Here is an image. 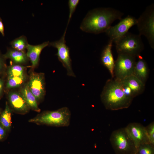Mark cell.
<instances>
[{"label": "cell", "instance_id": "cell-18", "mask_svg": "<svg viewBox=\"0 0 154 154\" xmlns=\"http://www.w3.org/2000/svg\"><path fill=\"white\" fill-rule=\"evenodd\" d=\"M3 55L6 59H10L17 64L25 63L29 59L24 51H19L12 48H8L7 52Z\"/></svg>", "mask_w": 154, "mask_h": 154}, {"label": "cell", "instance_id": "cell-21", "mask_svg": "<svg viewBox=\"0 0 154 154\" xmlns=\"http://www.w3.org/2000/svg\"><path fill=\"white\" fill-rule=\"evenodd\" d=\"M24 66L20 65L15 64L11 66L8 69V77L24 76Z\"/></svg>", "mask_w": 154, "mask_h": 154}, {"label": "cell", "instance_id": "cell-13", "mask_svg": "<svg viewBox=\"0 0 154 154\" xmlns=\"http://www.w3.org/2000/svg\"><path fill=\"white\" fill-rule=\"evenodd\" d=\"M113 42L110 40L104 49L101 55V60L102 64L108 70L112 78L114 77V71L115 62L112 48Z\"/></svg>", "mask_w": 154, "mask_h": 154}, {"label": "cell", "instance_id": "cell-25", "mask_svg": "<svg viewBox=\"0 0 154 154\" xmlns=\"http://www.w3.org/2000/svg\"><path fill=\"white\" fill-rule=\"evenodd\" d=\"M80 1L79 0H69L68 1L69 7V15L67 25H68L72 16L75 10ZM67 26L66 28H67Z\"/></svg>", "mask_w": 154, "mask_h": 154}, {"label": "cell", "instance_id": "cell-19", "mask_svg": "<svg viewBox=\"0 0 154 154\" xmlns=\"http://www.w3.org/2000/svg\"><path fill=\"white\" fill-rule=\"evenodd\" d=\"M0 124L6 130H10L12 124L11 110L8 103H6L4 110L0 116Z\"/></svg>", "mask_w": 154, "mask_h": 154}, {"label": "cell", "instance_id": "cell-27", "mask_svg": "<svg viewBox=\"0 0 154 154\" xmlns=\"http://www.w3.org/2000/svg\"><path fill=\"white\" fill-rule=\"evenodd\" d=\"M6 130L0 124V141L3 139L6 134Z\"/></svg>", "mask_w": 154, "mask_h": 154}, {"label": "cell", "instance_id": "cell-11", "mask_svg": "<svg viewBox=\"0 0 154 154\" xmlns=\"http://www.w3.org/2000/svg\"><path fill=\"white\" fill-rule=\"evenodd\" d=\"M27 84L37 102L43 98L45 94L44 79L43 73H32Z\"/></svg>", "mask_w": 154, "mask_h": 154}, {"label": "cell", "instance_id": "cell-20", "mask_svg": "<svg viewBox=\"0 0 154 154\" xmlns=\"http://www.w3.org/2000/svg\"><path fill=\"white\" fill-rule=\"evenodd\" d=\"M10 44L12 48L20 51H24L28 44L26 36L22 35L11 41Z\"/></svg>", "mask_w": 154, "mask_h": 154}, {"label": "cell", "instance_id": "cell-8", "mask_svg": "<svg viewBox=\"0 0 154 154\" xmlns=\"http://www.w3.org/2000/svg\"><path fill=\"white\" fill-rule=\"evenodd\" d=\"M66 30V29L63 35L59 40L49 42V45L57 49L56 55L66 70L67 74L69 76L75 77V75L72 68L69 50L66 44L65 37Z\"/></svg>", "mask_w": 154, "mask_h": 154}, {"label": "cell", "instance_id": "cell-1", "mask_svg": "<svg viewBox=\"0 0 154 154\" xmlns=\"http://www.w3.org/2000/svg\"><path fill=\"white\" fill-rule=\"evenodd\" d=\"M100 97L106 108L112 111L128 108L134 98L130 89L123 81L114 78L106 81Z\"/></svg>", "mask_w": 154, "mask_h": 154}, {"label": "cell", "instance_id": "cell-29", "mask_svg": "<svg viewBox=\"0 0 154 154\" xmlns=\"http://www.w3.org/2000/svg\"><path fill=\"white\" fill-rule=\"evenodd\" d=\"M4 84L2 80L0 78V99L1 98L3 92Z\"/></svg>", "mask_w": 154, "mask_h": 154}, {"label": "cell", "instance_id": "cell-30", "mask_svg": "<svg viewBox=\"0 0 154 154\" xmlns=\"http://www.w3.org/2000/svg\"></svg>", "mask_w": 154, "mask_h": 154}, {"label": "cell", "instance_id": "cell-24", "mask_svg": "<svg viewBox=\"0 0 154 154\" xmlns=\"http://www.w3.org/2000/svg\"><path fill=\"white\" fill-rule=\"evenodd\" d=\"M149 143L154 145V122H152L145 127Z\"/></svg>", "mask_w": 154, "mask_h": 154}, {"label": "cell", "instance_id": "cell-17", "mask_svg": "<svg viewBox=\"0 0 154 154\" xmlns=\"http://www.w3.org/2000/svg\"><path fill=\"white\" fill-rule=\"evenodd\" d=\"M21 94L30 109L38 112H40V109L38 107L37 100L30 90L27 84H25L22 88Z\"/></svg>", "mask_w": 154, "mask_h": 154}, {"label": "cell", "instance_id": "cell-3", "mask_svg": "<svg viewBox=\"0 0 154 154\" xmlns=\"http://www.w3.org/2000/svg\"><path fill=\"white\" fill-rule=\"evenodd\" d=\"M71 114L69 109L64 107L54 111H46L29 119L28 121L39 125L55 127H68Z\"/></svg>", "mask_w": 154, "mask_h": 154}, {"label": "cell", "instance_id": "cell-26", "mask_svg": "<svg viewBox=\"0 0 154 154\" xmlns=\"http://www.w3.org/2000/svg\"><path fill=\"white\" fill-rule=\"evenodd\" d=\"M5 59L4 55L2 54L0 52V73L2 72L5 67Z\"/></svg>", "mask_w": 154, "mask_h": 154}, {"label": "cell", "instance_id": "cell-22", "mask_svg": "<svg viewBox=\"0 0 154 154\" xmlns=\"http://www.w3.org/2000/svg\"><path fill=\"white\" fill-rule=\"evenodd\" d=\"M25 79V76L8 77L6 87L9 89L18 87L23 83Z\"/></svg>", "mask_w": 154, "mask_h": 154}, {"label": "cell", "instance_id": "cell-2", "mask_svg": "<svg viewBox=\"0 0 154 154\" xmlns=\"http://www.w3.org/2000/svg\"><path fill=\"white\" fill-rule=\"evenodd\" d=\"M123 15L121 11L110 7L94 9L88 13L80 28L85 32L95 34L105 32L114 21L122 19Z\"/></svg>", "mask_w": 154, "mask_h": 154}, {"label": "cell", "instance_id": "cell-10", "mask_svg": "<svg viewBox=\"0 0 154 154\" xmlns=\"http://www.w3.org/2000/svg\"><path fill=\"white\" fill-rule=\"evenodd\" d=\"M124 128L137 148L141 145L149 143L146 127L141 123H130Z\"/></svg>", "mask_w": 154, "mask_h": 154}, {"label": "cell", "instance_id": "cell-15", "mask_svg": "<svg viewBox=\"0 0 154 154\" xmlns=\"http://www.w3.org/2000/svg\"><path fill=\"white\" fill-rule=\"evenodd\" d=\"M136 61L133 74L135 76L145 84L149 72V68L146 61L140 56Z\"/></svg>", "mask_w": 154, "mask_h": 154}, {"label": "cell", "instance_id": "cell-23", "mask_svg": "<svg viewBox=\"0 0 154 154\" xmlns=\"http://www.w3.org/2000/svg\"><path fill=\"white\" fill-rule=\"evenodd\" d=\"M137 149L136 154H154V145L149 143L141 145Z\"/></svg>", "mask_w": 154, "mask_h": 154}, {"label": "cell", "instance_id": "cell-14", "mask_svg": "<svg viewBox=\"0 0 154 154\" xmlns=\"http://www.w3.org/2000/svg\"><path fill=\"white\" fill-rule=\"evenodd\" d=\"M49 43L48 41L35 45L28 44L26 48L27 50L26 54L31 61L32 68H35L38 65L42 51L45 47L49 45Z\"/></svg>", "mask_w": 154, "mask_h": 154}, {"label": "cell", "instance_id": "cell-5", "mask_svg": "<svg viewBox=\"0 0 154 154\" xmlns=\"http://www.w3.org/2000/svg\"><path fill=\"white\" fill-rule=\"evenodd\" d=\"M112 146L116 154H136L137 148L124 128L113 131L110 137Z\"/></svg>", "mask_w": 154, "mask_h": 154}, {"label": "cell", "instance_id": "cell-6", "mask_svg": "<svg viewBox=\"0 0 154 154\" xmlns=\"http://www.w3.org/2000/svg\"><path fill=\"white\" fill-rule=\"evenodd\" d=\"M137 25L140 36L147 38L151 47L154 48V4L147 6L143 12L137 19Z\"/></svg>", "mask_w": 154, "mask_h": 154}, {"label": "cell", "instance_id": "cell-9", "mask_svg": "<svg viewBox=\"0 0 154 154\" xmlns=\"http://www.w3.org/2000/svg\"><path fill=\"white\" fill-rule=\"evenodd\" d=\"M137 23L136 19L128 15L121 19L117 25L111 26L105 33L110 38V40L115 42L127 33L131 27L136 25Z\"/></svg>", "mask_w": 154, "mask_h": 154}, {"label": "cell", "instance_id": "cell-12", "mask_svg": "<svg viewBox=\"0 0 154 154\" xmlns=\"http://www.w3.org/2000/svg\"><path fill=\"white\" fill-rule=\"evenodd\" d=\"M8 97L10 105L15 112L21 114L28 112L30 108L21 93L11 92Z\"/></svg>", "mask_w": 154, "mask_h": 154}, {"label": "cell", "instance_id": "cell-4", "mask_svg": "<svg viewBox=\"0 0 154 154\" xmlns=\"http://www.w3.org/2000/svg\"><path fill=\"white\" fill-rule=\"evenodd\" d=\"M118 54H123L136 57L144 48L141 36L128 32L115 42Z\"/></svg>", "mask_w": 154, "mask_h": 154}, {"label": "cell", "instance_id": "cell-16", "mask_svg": "<svg viewBox=\"0 0 154 154\" xmlns=\"http://www.w3.org/2000/svg\"><path fill=\"white\" fill-rule=\"evenodd\" d=\"M122 80L130 89L134 98L143 92L145 84L134 75L129 76Z\"/></svg>", "mask_w": 154, "mask_h": 154}, {"label": "cell", "instance_id": "cell-28", "mask_svg": "<svg viewBox=\"0 0 154 154\" xmlns=\"http://www.w3.org/2000/svg\"><path fill=\"white\" fill-rule=\"evenodd\" d=\"M4 26L2 20L0 17V33L3 36L5 35Z\"/></svg>", "mask_w": 154, "mask_h": 154}, {"label": "cell", "instance_id": "cell-7", "mask_svg": "<svg viewBox=\"0 0 154 154\" xmlns=\"http://www.w3.org/2000/svg\"><path fill=\"white\" fill-rule=\"evenodd\" d=\"M136 57L129 55L118 54L115 62L114 78L122 80L133 74Z\"/></svg>", "mask_w": 154, "mask_h": 154}]
</instances>
